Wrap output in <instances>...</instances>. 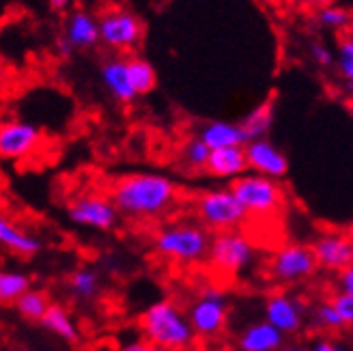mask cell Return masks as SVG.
Instances as JSON below:
<instances>
[{
    "instance_id": "1",
    "label": "cell",
    "mask_w": 353,
    "mask_h": 351,
    "mask_svg": "<svg viewBox=\"0 0 353 351\" xmlns=\"http://www.w3.org/2000/svg\"><path fill=\"white\" fill-rule=\"evenodd\" d=\"M176 194V183L166 174L132 172L112 185L110 201L119 214L134 220H149L166 214L174 205Z\"/></svg>"
},
{
    "instance_id": "2",
    "label": "cell",
    "mask_w": 353,
    "mask_h": 351,
    "mask_svg": "<svg viewBox=\"0 0 353 351\" xmlns=\"http://www.w3.org/2000/svg\"><path fill=\"white\" fill-rule=\"evenodd\" d=\"M140 330L145 341L162 347L166 351H183L194 343V330L188 321V314L170 300L155 302L140 317Z\"/></svg>"
},
{
    "instance_id": "3",
    "label": "cell",
    "mask_w": 353,
    "mask_h": 351,
    "mask_svg": "<svg viewBox=\"0 0 353 351\" xmlns=\"http://www.w3.org/2000/svg\"><path fill=\"white\" fill-rule=\"evenodd\" d=\"M209 233L205 226L192 224V222H176L168 224L155 235L153 239V250L174 263H183V265H192V263H201L207 259L209 252Z\"/></svg>"
},
{
    "instance_id": "4",
    "label": "cell",
    "mask_w": 353,
    "mask_h": 351,
    "mask_svg": "<svg viewBox=\"0 0 353 351\" xmlns=\"http://www.w3.org/2000/svg\"><path fill=\"white\" fill-rule=\"evenodd\" d=\"M231 192L248 216H274L285 205V190L280 181L256 172H243L231 181Z\"/></svg>"
},
{
    "instance_id": "5",
    "label": "cell",
    "mask_w": 353,
    "mask_h": 351,
    "mask_svg": "<svg viewBox=\"0 0 353 351\" xmlns=\"http://www.w3.org/2000/svg\"><path fill=\"white\" fill-rule=\"evenodd\" d=\"M256 259V248L248 235L241 231H222L209 241L207 261L222 276L235 278L248 272Z\"/></svg>"
},
{
    "instance_id": "6",
    "label": "cell",
    "mask_w": 353,
    "mask_h": 351,
    "mask_svg": "<svg viewBox=\"0 0 353 351\" xmlns=\"http://www.w3.org/2000/svg\"><path fill=\"white\" fill-rule=\"evenodd\" d=\"M99 43L114 52L136 50L145 39V20L128 7H108L97 15Z\"/></svg>"
},
{
    "instance_id": "7",
    "label": "cell",
    "mask_w": 353,
    "mask_h": 351,
    "mask_svg": "<svg viewBox=\"0 0 353 351\" xmlns=\"http://www.w3.org/2000/svg\"><path fill=\"white\" fill-rule=\"evenodd\" d=\"M194 207H196V216L203 222V226L216 233L237 231L248 220V214H245V209L235 199L231 188H214L201 192Z\"/></svg>"
},
{
    "instance_id": "8",
    "label": "cell",
    "mask_w": 353,
    "mask_h": 351,
    "mask_svg": "<svg viewBox=\"0 0 353 351\" xmlns=\"http://www.w3.org/2000/svg\"><path fill=\"white\" fill-rule=\"evenodd\" d=\"M319 265L306 243H285L272 254L268 263V274L278 285H295L316 274Z\"/></svg>"
},
{
    "instance_id": "9",
    "label": "cell",
    "mask_w": 353,
    "mask_h": 351,
    "mask_svg": "<svg viewBox=\"0 0 353 351\" xmlns=\"http://www.w3.org/2000/svg\"><path fill=\"white\" fill-rule=\"evenodd\" d=\"M188 321L194 330V334H199L203 339L218 337L228 323L226 295L216 289L203 291L196 300L192 302L188 310Z\"/></svg>"
},
{
    "instance_id": "10",
    "label": "cell",
    "mask_w": 353,
    "mask_h": 351,
    "mask_svg": "<svg viewBox=\"0 0 353 351\" xmlns=\"http://www.w3.org/2000/svg\"><path fill=\"white\" fill-rule=\"evenodd\" d=\"M67 218L78 226L95 231H112L119 226L121 214L117 212L110 197L80 194L67 205Z\"/></svg>"
},
{
    "instance_id": "11",
    "label": "cell",
    "mask_w": 353,
    "mask_h": 351,
    "mask_svg": "<svg viewBox=\"0 0 353 351\" xmlns=\"http://www.w3.org/2000/svg\"><path fill=\"white\" fill-rule=\"evenodd\" d=\"M43 134L34 123L22 119L0 121V160H24L37 151Z\"/></svg>"
},
{
    "instance_id": "12",
    "label": "cell",
    "mask_w": 353,
    "mask_h": 351,
    "mask_svg": "<svg viewBox=\"0 0 353 351\" xmlns=\"http://www.w3.org/2000/svg\"><path fill=\"white\" fill-rule=\"evenodd\" d=\"M263 314H265V321L274 325L280 334H285V337L299 334L306 323L304 304L299 302L295 295L285 293V291L272 293L268 300H265Z\"/></svg>"
},
{
    "instance_id": "13",
    "label": "cell",
    "mask_w": 353,
    "mask_h": 351,
    "mask_svg": "<svg viewBox=\"0 0 353 351\" xmlns=\"http://www.w3.org/2000/svg\"><path fill=\"white\" fill-rule=\"evenodd\" d=\"M319 270L339 274L353 265V235L343 231L321 233L310 245Z\"/></svg>"
},
{
    "instance_id": "14",
    "label": "cell",
    "mask_w": 353,
    "mask_h": 351,
    "mask_svg": "<svg viewBox=\"0 0 353 351\" xmlns=\"http://www.w3.org/2000/svg\"><path fill=\"white\" fill-rule=\"evenodd\" d=\"M245 151V162H248V170L263 174V177L270 179H285L289 174V157L282 153L272 140L268 138H259L250 140V143L243 145Z\"/></svg>"
},
{
    "instance_id": "15",
    "label": "cell",
    "mask_w": 353,
    "mask_h": 351,
    "mask_svg": "<svg viewBox=\"0 0 353 351\" xmlns=\"http://www.w3.org/2000/svg\"><path fill=\"white\" fill-rule=\"evenodd\" d=\"M99 80L103 84V89L119 103H132L138 97L128 80L125 57H121V54L105 57L99 63Z\"/></svg>"
},
{
    "instance_id": "16",
    "label": "cell",
    "mask_w": 353,
    "mask_h": 351,
    "mask_svg": "<svg viewBox=\"0 0 353 351\" xmlns=\"http://www.w3.org/2000/svg\"><path fill=\"white\" fill-rule=\"evenodd\" d=\"M63 34L67 41L74 46L76 52L82 50H93L99 46V26H97V17L93 13H88L84 9H76L67 15Z\"/></svg>"
},
{
    "instance_id": "17",
    "label": "cell",
    "mask_w": 353,
    "mask_h": 351,
    "mask_svg": "<svg viewBox=\"0 0 353 351\" xmlns=\"http://www.w3.org/2000/svg\"><path fill=\"white\" fill-rule=\"evenodd\" d=\"M205 172L216 179H237L243 172H248L243 147H224L209 151V160Z\"/></svg>"
},
{
    "instance_id": "18",
    "label": "cell",
    "mask_w": 353,
    "mask_h": 351,
    "mask_svg": "<svg viewBox=\"0 0 353 351\" xmlns=\"http://www.w3.org/2000/svg\"><path fill=\"white\" fill-rule=\"evenodd\" d=\"M0 245L13 254H20V257H34L43 248L39 237L30 235L28 231L22 229V226H17L3 214H0Z\"/></svg>"
},
{
    "instance_id": "19",
    "label": "cell",
    "mask_w": 353,
    "mask_h": 351,
    "mask_svg": "<svg viewBox=\"0 0 353 351\" xmlns=\"http://www.w3.org/2000/svg\"><path fill=\"white\" fill-rule=\"evenodd\" d=\"M199 138L209 147V151L214 149H224V147H243L248 143L243 130L239 128V123L231 121H209L199 130Z\"/></svg>"
},
{
    "instance_id": "20",
    "label": "cell",
    "mask_w": 353,
    "mask_h": 351,
    "mask_svg": "<svg viewBox=\"0 0 353 351\" xmlns=\"http://www.w3.org/2000/svg\"><path fill=\"white\" fill-rule=\"evenodd\" d=\"M237 345L241 351H280L285 347V334L268 321H256L241 332Z\"/></svg>"
},
{
    "instance_id": "21",
    "label": "cell",
    "mask_w": 353,
    "mask_h": 351,
    "mask_svg": "<svg viewBox=\"0 0 353 351\" xmlns=\"http://www.w3.org/2000/svg\"><path fill=\"white\" fill-rule=\"evenodd\" d=\"M125 67H128V80L132 84V89L138 97L149 95L157 89V72L151 61L145 57H125Z\"/></svg>"
},
{
    "instance_id": "22",
    "label": "cell",
    "mask_w": 353,
    "mask_h": 351,
    "mask_svg": "<svg viewBox=\"0 0 353 351\" xmlns=\"http://www.w3.org/2000/svg\"><path fill=\"white\" fill-rule=\"evenodd\" d=\"M39 323L48 332H52L54 337L65 341V343H78V339H80V332H78L76 321L72 319V314L67 312V308L61 306V304L50 302V306L43 312V317H41Z\"/></svg>"
},
{
    "instance_id": "23",
    "label": "cell",
    "mask_w": 353,
    "mask_h": 351,
    "mask_svg": "<svg viewBox=\"0 0 353 351\" xmlns=\"http://www.w3.org/2000/svg\"><path fill=\"white\" fill-rule=\"evenodd\" d=\"M274 114H276V103L274 99H265L263 103H259L256 108H252L248 114H245L239 123V128L243 130L245 138L250 140H259V138H268L272 126H274Z\"/></svg>"
},
{
    "instance_id": "24",
    "label": "cell",
    "mask_w": 353,
    "mask_h": 351,
    "mask_svg": "<svg viewBox=\"0 0 353 351\" xmlns=\"http://www.w3.org/2000/svg\"><path fill=\"white\" fill-rule=\"evenodd\" d=\"M15 310L20 317H24L26 321H41L43 312L48 310L50 306V300L43 291H37V289H28L24 291L17 300L13 302Z\"/></svg>"
},
{
    "instance_id": "25",
    "label": "cell",
    "mask_w": 353,
    "mask_h": 351,
    "mask_svg": "<svg viewBox=\"0 0 353 351\" xmlns=\"http://www.w3.org/2000/svg\"><path fill=\"white\" fill-rule=\"evenodd\" d=\"M30 278L24 272L0 270V304H13L24 291L30 289Z\"/></svg>"
},
{
    "instance_id": "26",
    "label": "cell",
    "mask_w": 353,
    "mask_h": 351,
    "mask_svg": "<svg viewBox=\"0 0 353 351\" xmlns=\"http://www.w3.org/2000/svg\"><path fill=\"white\" fill-rule=\"evenodd\" d=\"M69 287H72L74 295L82 297V300H93L99 293V276L91 268H80L69 278Z\"/></svg>"
},
{
    "instance_id": "27",
    "label": "cell",
    "mask_w": 353,
    "mask_h": 351,
    "mask_svg": "<svg viewBox=\"0 0 353 351\" xmlns=\"http://www.w3.org/2000/svg\"><path fill=\"white\" fill-rule=\"evenodd\" d=\"M207 160H209V147L203 143L199 136L185 140V145L181 147V164L188 170H194V172L205 170Z\"/></svg>"
},
{
    "instance_id": "28",
    "label": "cell",
    "mask_w": 353,
    "mask_h": 351,
    "mask_svg": "<svg viewBox=\"0 0 353 351\" xmlns=\"http://www.w3.org/2000/svg\"><path fill=\"white\" fill-rule=\"evenodd\" d=\"M310 325L314 330H323V332H339L345 328L343 319L339 317V312L332 306V302H321L312 308Z\"/></svg>"
},
{
    "instance_id": "29",
    "label": "cell",
    "mask_w": 353,
    "mask_h": 351,
    "mask_svg": "<svg viewBox=\"0 0 353 351\" xmlns=\"http://www.w3.org/2000/svg\"><path fill=\"white\" fill-rule=\"evenodd\" d=\"M316 22L330 30H345L353 22V15L345 7H339L334 3V5H325L321 9H316Z\"/></svg>"
},
{
    "instance_id": "30",
    "label": "cell",
    "mask_w": 353,
    "mask_h": 351,
    "mask_svg": "<svg viewBox=\"0 0 353 351\" xmlns=\"http://www.w3.org/2000/svg\"><path fill=\"white\" fill-rule=\"evenodd\" d=\"M339 67L341 78L349 84V89H353V32H345L339 41V54L334 59Z\"/></svg>"
},
{
    "instance_id": "31",
    "label": "cell",
    "mask_w": 353,
    "mask_h": 351,
    "mask_svg": "<svg viewBox=\"0 0 353 351\" xmlns=\"http://www.w3.org/2000/svg\"><path fill=\"white\" fill-rule=\"evenodd\" d=\"M332 306L336 308L339 317L343 319L345 328H353V293H341L336 291L332 295Z\"/></svg>"
},
{
    "instance_id": "32",
    "label": "cell",
    "mask_w": 353,
    "mask_h": 351,
    "mask_svg": "<svg viewBox=\"0 0 353 351\" xmlns=\"http://www.w3.org/2000/svg\"><path fill=\"white\" fill-rule=\"evenodd\" d=\"M310 54H312L314 63L319 67H332L334 65V52L321 41H312L310 43Z\"/></svg>"
},
{
    "instance_id": "33",
    "label": "cell",
    "mask_w": 353,
    "mask_h": 351,
    "mask_svg": "<svg viewBox=\"0 0 353 351\" xmlns=\"http://www.w3.org/2000/svg\"><path fill=\"white\" fill-rule=\"evenodd\" d=\"M336 291L341 293H353V265L336 274Z\"/></svg>"
},
{
    "instance_id": "34",
    "label": "cell",
    "mask_w": 353,
    "mask_h": 351,
    "mask_svg": "<svg viewBox=\"0 0 353 351\" xmlns=\"http://www.w3.org/2000/svg\"><path fill=\"white\" fill-rule=\"evenodd\" d=\"M54 48H57V54L61 57V59H65V61H69L74 54H76V50H74V46L67 41V37L61 32L59 37L54 39Z\"/></svg>"
},
{
    "instance_id": "35",
    "label": "cell",
    "mask_w": 353,
    "mask_h": 351,
    "mask_svg": "<svg viewBox=\"0 0 353 351\" xmlns=\"http://www.w3.org/2000/svg\"><path fill=\"white\" fill-rule=\"evenodd\" d=\"M119 351H166V349L157 347V345H153L149 341H132L128 345H123Z\"/></svg>"
},
{
    "instance_id": "36",
    "label": "cell",
    "mask_w": 353,
    "mask_h": 351,
    "mask_svg": "<svg viewBox=\"0 0 353 351\" xmlns=\"http://www.w3.org/2000/svg\"><path fill=\"white\" fill-rule=\"evenodd\" d=\"M310 351H347V349L343 345H339V343L330 341V339H319L310 347Z\"/></svg>"
},
{
    "instance_id": "37",
    "label": "cell",
    "mask_w": 353,
    "mask_h": 351,
    "mask_svg": "<svg viewBox=\"0 0 353 351\" xmlns=\"http://www.w3.org/2000/svg\"><path fill=\"white\" fill-rule=\"evenodd\" d=\"M72 3L74 0H48V7L54 13H67L69 7H72Z\"/></svg>"
},
{
    "instance_id": "38",
    "label": "cell",
    "mask_w": 353,
    "mask_h": 351,
    "mask_svg": "<svg viewBox=\"0 0 353 351\" xmlns=\"http://www.w3.org/2000/svg\"><path fill=\"white\" fill-rule=\"evenodd\" d=\"M304 5H310V7H316V9H321L325 5H334L336 0H302Z\"/></svg>"
},
{
    "instance_id": "39",
    "label": "cell",
    "mask_w": 353,
    "mask_h": 351,
    "mask_svg": "<svg viewBox=\"0 0 353 351\" xmlns=\"http://www.w3.org/2000/svg\"><path fill=\"white\" fill-rule=\"evenodd\" d=\"M285 351H310V347H308V345H291V347H287Z\"/></svg>"
},
{
    "instance_id": "40",
    "label": "cell",
    "mask_w": 353,
    "mask_h": 351,
    "mask_svg": "<svg viewBox=\"0 0 353 351\" xmlns=\"http://www.w3.org/2000/svg\"><path fill=\"white\" fill-rule=\"evenodd\" d=\"M351 112H353V101H351Z\"/></svg>"
},
{
    "instance_id": "41",
    "label": "cell",
    "mask_w": 353,
    "mask_h": 351,
    "mask_svg": "<svg viewBox=\"0 0 353 351\" xmlns=\"http://www.w3.org/2000/svg\"><path fill=\"white\" fill-rule=\"evenodd\" d=\"M22 351H32V349H22Z\"/></svg>"
},
{
    "instance_id": "42",
    "label": "cell",
    "mask_w": 353,
    "mask_h": 351,
    "mask_svg": "<svg viewBox=\"0 0 353 351\" xmlns=\"http://www.w3.org/2000/svg\"><path fill=\"white\" fill-rule=\"evenodd\" d=\"M0 121H3V119H0Z\"/></svg>"
}]
</instances>
